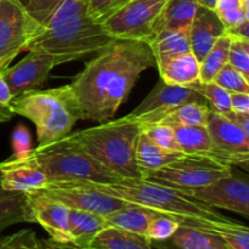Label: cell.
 Listing matches in <instances>:
<instances>
[{
	"label": "cell",
	"instance_id": "6da1fadb",
	"mask_svg": "<svg viewBox=\"0 0 249 249\" xmlns=\"http://www.w3.org/2000/svg\"><path fill=\"white\" fill-rule=\"evenodd\" d=\"M96 53L70 85L82 119L104 123L116 114L143 71L155 67L156 61L143 41L114 40Z\"/></svg>",
	"mask_w": 249,
	"mask_h": 249
},
{
	"label": "cell",
	"instance_id": "7a4b0ae2",
	"mask_svg": "<svg viewBox=\"0 0 249 249\" xmlns=\"http://www.w3.org/2000/svg\"><path fill=\"white\" fill-rule=\"evenodd\" d=\"M24 5L39 23L27 51L49 53L60 65L84 60L114 41L90 16L88 0H29Z\"/></svg>",
	"mask_w": 249,
	"mask_h": 249
},
{
	"label": "cell",
	"instance_id": "3957f363",
	"mask_svg": "<svg viewBox=\"0 0 249 249\" xmlns=\"http://www.w3.org/2000/svg\"><path fill=\"white\" fill-rule=\"evenodd\" d=\"M99 191L128 203L147 207L172 216L180 226L202 229L219 233L237 221L194 198L181 190L173 189L142 179H121L114 182H88Z\"/></svg>",
	"mask_w": 249,
	"mask_h": 249
},
{
	"label": "cell",
	"instance_id": "277c9868",
	"mask_svg": "<svg viewBox=\"0 0 249 249\" xmlns=\"http://www.w3.org/2000/svg\"><path fill=\"white\" fill-rule=\"evenodd\" d=\"M140 133V124L126 114L71 135L85 152L121 179H141L136 163Z\"/></svg>",
	"mask_w": 249,
	"mask_h": 249
},
{
	"label": "cell",
	"instance_id": "5b68a950",
	"mask_svg": "<svg viewBox=\"0 0 249 249\" xmlns=\"http://www.w3.org/2000/svg\"><path fill=\"white\" fill-rule=\"evenodd\" d=\"M12 113L26 117L36 128L38 146L70 135L82 119L79 105L70 84L48 90H32L12 99Z\"/></svg>",
	"mask_w": 249,
	"mask_h": 249
},
{
	"label": "cell",
	"instance_id": "8992f818",
	"mask_svg": "<svg viewBox=\"0 0 249 249\" xmlns=\"http://www.w3.org/2000/svg\"><path fill=\"white\" fill-rule=\"evenodd\" d=\"M29 155L40 165L49 182H99L121 180L118 175L85 152L73 136L67 135L48 145L38 146Z\"/></svg>",
	"mask_w": 249,
	"mask_h": 249
},
{
	"label": "cell",
	"instance_id": "52a82bcc",
	"mask_svg": "<svg viewBox=\"0 0 249 249\" xmlns=\"http://www.w3.org/2000/svg\"><path fill=\"white\" fill-rule=\"evenodd\" d=\"M232 173V167L207 156L186 155L164 167L141 173V179L178 190L206 186Z\"/></svg>",
	"mask_w": 249,
	"mask_h": 249
},
{
	"label": "cell",
	"instance_id": "ba28073f",
	"mask_svg": "<svg viewBox=\"0 0 249 249\" xmlns=\"http://www.w3.org/2000/svg\"><path fill=\"white\" fill-rule=\"evenodd\" d=\"M167 0H130L101 22L114 40L143 41L155 36L158 16Z\"/></svg>",
	"mask_w": 249,
	"mask_h": 249
},
{
	"label": "cell",
	"instance_id": "9c48e42d",
	"mask_svg": "<svg viewBox=\"0 0 249 249\" xmlns=\"http://www.w3.org/2000/svg\"><path fill=\"white\" fill-rule=\"evenodd\" d=\"M39 23L21 0H0V60L27 51Z\"/></svg>",
	"mask_w": 249,
	"mask_h": 249
},
{
	"label": "cell",
	"instance_id": "30bf717a",
	"mask_svg": "<svg viewBox=\"0 0 249 249\" xmlns=\"http://www.w3.org/2000/svg\"><path fill=\"white\" fill-rule=\"evenodd\" d=\"M33 192L60 202L70 209L92 212L104 216L128 203L99 191L88 182H49Z\"/></svg>",
	"mask_w": 249,
	"mask_h": 249
},
{
	"label": "cell",
	"instance_id": "8fae6325",
	"mask_svg": "<svg viewBox=\"0 0 249 249\" xmlns=\"http://www.w3.org/2000/svg\"><path fill=\"white\" fill-rule=\"evenodd\" d=\"M207 206L226 209L240 215L249 216V179L247 174L235 173L206 186L181 190Z\"/></svg>",
	"mask_w": 249,
	"mask_h": 249
},
{
	"label": "cell",
	"instance_id": "7c38bea8",
	"mask_svg": "<svg viewBox=\"0 0 249 249\" xmlns=\"http://www.w3.org/2000/svg\"><path fill=\"white\" fill-rule=\"evenodd\" d=\"M187 102H207L203 97L185 85L168 84L160 78L150 94L128 114L141 128L158 123L170 109Z\"/></svg>",
	"mask_w": 249,
	"mask_h": 249
},
{
	"label": "cell",
	"instance_id": "4fadbf2b",
	"mask_svg": "<svg viewBox=\"0 0 249 249\" xmlns=\"http://www.w3.org/2000/svg\"><path fill=\"white\" fill-rule=\"evenodd\" d=\"M56 66L60 63L53 56L41 51H29L16 65L4 68L1 75L14 99L24 92L38 90Z\"/></svg>",
	"mask_w": 249,
	"mask_h": 249
},
{
	"label": "cell",
	"instance_id": "5bb4252c",
	"mask_svg": "<svg viewBox=\"0 0 249 249\" xmlns=\"http://www.w3.org/2000/svg\"><path fill=\"white\" fill-rule=\"evenodd\" d=\"M0 177L4 190L15 194L38 191L48 184L45 173L29 152L23 157L11 156L0 163Z\"/></svg>",
	"mask_w": 249,
	"mask_h": 249
},
{
	"label": "cell",
	"instance_id": "9a60e30c",
	"mask_svg": "<svg viewBox=\"0 0 249 249\" xmlns=\"http://www.w3.org/2000/svg\"><path fill=\"white\" fill-rule=\"evenodd\" d=\"M29 209L33 223L39 224L50 236V240L57 243L70 245L68 231V211L62 203L36 192H28Z\"/></svg>",
	"mask_w": 249,
	"mask_h": 249
},
{
	"label": "cell",
	"instance_id": "2e32d148",
	"mask_svg": "<svg viewBox=\"0 0 249 249\" xmlns=\"http://www.w3.org/2000/svg\"><path fill=\"white\" fill-rule=\"evenodd\" d=\"M225 32V27L221 23L218 14L213 9L198 5L189 28L190 46L195 57L201 62Z\"/></svg>",
	"mask_w": 249,
	"mask_h": 249
},
{
	"label": "cell",
	"instance_id": "e0dca14e",
	"mask_svg": "<svg viewBox=\"0 0 249 249\" xmlns=\"http://www.w3.org/2000/svg\"><path fill=\"white\" fill-rule=\"evenodd\" d=\"M207 129L219 150L233 156L249 157V136L228 118L211 107Z\"/></svg>",
	"mask_w": 249,
	"mask_h": 249
},
{
	"label": "cell",
	"instance_id": "ac0fdd59",
	"mask_svg": "<svg viewBox=\"0 0 249 249\" xmlns=\"http://www.w3.org/2000/svg\"><path fill=\"white\" fill-rule=\"evenodd\" d=\"M151 246L156 249H228L218 233L190 226H179L172 237L151 241Z\"/></svg>",
	"mask_w": 249,
	"mask_h": 249
},
{
	"label": "cell",
	"instance_id": "d6986e66",
	"mask_svg": "<svg viewBox=\"0 0 249 249\" xmlns=\"http://www.w3.org/2000/svg\"><path fill=\"white\" fill-rule=\"evenodd\" d=\"M107 228L105 216L80 209L68 211L70 245L77 249H90L92 241Z\"/></svg>",
	"mask_w": 249,
	"mask_h": 249
},
{
	"label": "cell",
	"instance_id": "ffe728a7",
	"mask_svg": "<svg viewBox=\"0 0 249 249\" xmlns=\"http://www.w3.org/2000/svg\"><path fill=\"white\" fill-rule=\"evenodd\" d=\"M160 214V213L147 207L126 203L122 208L105 215V220H106L107 226H113V228L146 236L150 223Z\"/></svg>",
	"mask_w": 249,
	"mask_h": 249
},
{
	"label": "cell",
	"instance_id": "44dd1931",
	"mask_svg": "<svg viewBox=\"0 0 249 249\" xmlns=\"http://www.w3.org/2000/svg\"><path fill=\"white\" fill-rule=\"evenodd\" d=\"M147 45L155 57L156 66L177 56L191 53L189 29L160 31L151 38Z\"/></svg>",
	"mask_w": 249,
	"mask_h": 249
},
{
	"label": "cell",
	"instance_id": "7402d4cb",
	"mask_svg": "<svg viewBox=\"0 0 249 249\" xmlns=\"http://www.w3.org/2000/svg\"><path fill=\"white\" fill-rule=\"evenodd\" d=\"M156 67L160 71V79L168 84L187 87L199 80V61L192 53L173 57Z\"/></svg>",
	"mask_w": 249,
	"mask_h": 249
},
{
	"label": "cell",
	"instance_id": "603a6c76",
	"mask_svg": "<svg viewBox=\"0 0 249 249\" xmlns=\"http://www.w3.org/2000/svg\"><path fill=\"white\" fill-rule=\"evenodd\" d=\"M197 7L196 0H167L158 16L155 34L160 31L189 29Z\"/></svg>",
	"mask_w": 249,
	"mask_h": 249
},
{
	"label": "cell",
	"instance_id": "cb8c5ba5",
	"mask_svg": "<svg viewBox=\"0 0 249 249\" xmlns=\"http://www.w3.org/2000/svg\"><path fill=\"white\" fill-rule=\"evenodd\" d=\"M185 153L181 151H167L158 147L150 140L145 131L141 130L136 145V163L140 173L156 170L174 160H179Z\"/></svg>",
	"mask_w": 249,
	"mask_h": 249
},
{
	"label": "cell",
	"instance_id": "d4e9b609",
	"mask_svg": "<svg viewBox=\"0 0 249 249\" xmlns=\"http://www.w3.org/2000/svg\"><path fill=\"white\" fill-rule=\"evenodd\" d=\"M90 249H153L146 236L107 226L92 241Z\"/></svg>",
	"mask_w": 249,
	"mask_h": 249
},
{
	"label": "cell",
	"instance_id": "484cf974",
	"mask_svg": "<svg viewBox=\"0 0 249 249\" xmlns=\"http://www.w3.org/2000/svg\"><path fill=\"white\" fill-rule=\"evenodd\" d=\"M211 106L207 102H187L170 109L158 123L170 126H207Z\"/></svg>",
	"mask_w": 249,
	"mask_h": 249
},
{
	"label": "cell",
	"instance_id": "4316f807",
	"mask_svg": "<svg viewBox=\"0 0 249 249\" xmlns=\"http://www.w3.org/2000/svg\"><path fill=\"white\" fill-rule=\"evenodd\" d=\"M229 45L230 36L225 32L199 62V82H213L219 71L228 63Z\"/></svg>",
	"mask_w": 249,
	"mask_h": 249
},
{
	"label": "cell",
	"instance_id": "83f0119b",
	"mask_svg": "<svg viewBox=\"0 0 249 249\" xmlns=\"http://www.w3.org/2000/svg\"><path fill=\"white\" fill-rule=\"evenodd\" d=\"M21 223H33L26 194H16L0 201V233Z\"/></svg>",
	"mask_w": 249,
	"mask_h": 249
},
{
	"label": "cell",
	"instance_id": "f1b7e54d",
	"mask_svg": "<svg viewBox=\"0 0 249 249\" xmlns=\"http://www.w3.org/2000/svg\"><path fill=\"white\" fill-rule=\"evenodd\" d=\"M187 87L196 91L197 94L201 95L207 104L211 105V107L220 113H226L231 111V101H230V92L221 88L220 85L215 84L214 82H197L191 83Z\"/></svg>",
	"mask_w": 249,
	"mask_h": 249
},
{
	"label": "cell",
	"instance_id": "f546056e",
	"mask_svg": "<svg viewBox=\"0 0 249 249\" xmlns=\"http://www.w3.org/2000/svg\"><path fill=\"white\" fill-rule=\"evenodd\" d=\"M230 36V34H229ZM229 65L237 70L249 80V39L230 36L229 45Z\"/></svg>",
	"mask_w": 249,
	"mask_h": 249
},
{
	"label": "cell",
	"instance_id": "4dcf8cb0",
	"mask_svg": "<svg viewBox=\"0 0 249 249\" xmlns=\"http://www.w3.org/2000/svg\"><path fill=\"white\" fill-rule=\"evenodd\" d=\"M141 130L145 131V134L150 138V140L155 145H157L158 147L167 151H181L177 141V138H175L173 126L163 123H156L152 124V125L141 128Z\"/></svg>",
	"mask_w": 249,
	"mask_h": 249
},
{
	"label": "cell",
	"instance_id": "1f68e13d",
	"mask_svg": "<svg viewBox=\"0 0 249 249\" xmlns=\"http://www.w3.org/2000/svg\"><path fill=\"white\" fill-rule=\"evenodd\" d=\"M213 82L229 92H249V80L229 63L219 71Z\"/></svg>",
	"mask_w": 249,
	"mask_h": 249
},
{
	"label": "cell",
	"instance_id": "d6a6232c",
	"mask_svg": "<svg viewBox=\"0 0 249 249\" xmlns=\"http://www.w3.org/2000/svg\"><path fill=\"white\" fill-rule=\"evenodd\" d=\"M0 249H44V247L33 230L23 229L0 238Z\"/></svg>",
	"mask_w": 249,
	"mask_h": 249
},
{
	"label": "cell",
	"instance_id": "836d02e7",
	"mask_svg": "<svg viewBox=\"0 0 249 249\" xmlns=\"http://www.w3.org/2000/svg\"><path fill=\"white\" fill-rule=\"evenodd\" d=\"M180 224L172 216L160 214L150 223L146 232V237L150 241H164L172 237L178 230Z\"/></svg>",
	"mask_w": 249,
	"mask_h": 249
},
{
	"label": "cell",
	"instance_id": "e575fe53",
	"mask_svg": "<svg viewBox=\"0 0 249 249\" xmlns=\"http://www.w3.org/2000/svg\"><path fill=\"white\" fill-rule=\"evenodd\" d=\"M218 235L228 249H249V230L246 225L237 223L221 230Z\"/></svg>",
	"mask_w": 249,
	"mask_h": 249
},
{
	"label": "cell",
	"instance_id": "d590c367",
	"mask_svg": "<svg viewBox=\"0 0 249 249\" xmlns=\"http://www.w3.org/2000/svg\"><path fill=\"white\" fill-rule=\"evenodd\" d=\"M130 0H88L89 14L96 22L101 23L104 19L111 16L114 11Z\"/></svg>",
	"mask_w": 249,
	"mask_h": 249
},
{
	"label": "cell",
	"instance_id": "8d00e7d4",
	"mask_svg": "<svg viewBox=\"0 0 249 249\" xmlns=\"http://www.w3.org/2000/svg\"><path fill=\"white\" fill-rule=\"evenodd\" d=\"M218 16L226 31L242 26L243 23L249 22V2L237 9L218 12Z\"/></svg>",
	"mask_w": 249,
	"mask_h": 249
},
{
	"label": "cell",
	"instance_id": "74e56055",
	"mask_svg": "<svg viewBox=\"0 0 249 249\" xmlns=\"http://www.w3.org/2000/svg\"><path fill=\"white\" fill-rule=\"evenodd\" d=\"M11 146L14 157H23L32 150V139L29 130L24 125L14 129L11 136Z\"/></svg>",
	"mask_w": 249,
	"mask_h": 249
},
{
	"label": "cell",
	"instance_id": "f35d334b",
	"mask_svg": "<svg viewBox=\"0 0 249 249\" xmlns=\"http://www.w3.org/2000/svg\"><path fill=\"white\" fill-rule=\"evenodd\" d=\"M12 95L0 72V123L10 121L14 117L11 111Z\"/></svg>",
	"mask_w": 249,
	"mask_h": 249
},
{
	"label": "cell",
	"instance_id": "ab89813d",
	"mask_svg": "<svg viewBox=\"0 0 249 249\" xmlns=\"http://www.w3.org/2000/svg\"><path fill=\"white\" fill-rule=\"evenodd\" d=\"M231 111L249 114V92H230Z\"/></svg>",
	"mask_w": 249,
	"mask_h": 249
},
{
	"label": "cell",
	"instance_id": "60d3db41",
	"mask_svg": "<svg viewBox=\"0 0 249 249\" xmlns=\"http://www.w3.org/2000/svg\"><path fill=\"white\" fill-rule=\"evenodd\" d=\"M225 114L230 121H232L241 130L243 131L245 135L249 136V114H241V113H236V112L229 111L226 112Z\"/></svg>",
	"mask_w": 249,
	"mask_h": 249
},
{
	"label": "cell",
	"instance_id": "b9f144b4",
	"mask_svg": "<svg viewBox=\"0 0 249 249\" xmlns=\"http://www.w3.org/2000/svg\"><path fill=\"white\" fill-rule=\"evenodd\" d=\"M248 2L249 0H216L213 10L218 14V12L237 9V7L243 6L245 4H248Z\"/></svg>",
	"mask_w": 249,
	"mask_h": 249
},
{
	"label": "cell",
	"instance_id": "7bdbcfd3",
	"mask_svg": "<svg viewBox=\"0 0 249 249\" xmlns=\"http://www.w3.org/2000/svg\"><path fill=\"white\" fill-rule=\"evenodd\" d=\"M41 245L44 249H77L72 247L71 245H63V243H57L53 240H41Z\"/></svg>",
	"mask_w": 249,
	"mask_h": 249
},
{
	"label": "cell",
	"instance_id": "ee69618b",
	"mask_svg": "<svg viewBox=\"0 0 249 249\" xmlns=\"http://www.w3.org/2000/svg\"><path fill=\"white\" fill-rule=\"evenodd\" d=\"M14 195L16 194H15V192H10V191H6V190H4V187H2L1 185V177H0V201L9 198V197L14 196Z\"/></svg>",
	"mask_w": 249,
	"mask_h": 249
},
{
	"label": "cell",
	"instance_id": "f6af8a7d",
	"mask_svg": "<svg viewBox=\"0 0 249 249\" xmlns=\"http://www.w3.org/2000/svg\"><path fill=\"white\" fill-rule=\"evenodd\" d=\"M198 2V5L201 6H206L209 7V9H214V5H215L216 0H196Z\"/></svg>",
	"mask_w": 249,
	"mask_h": 249
}]
</instances>
